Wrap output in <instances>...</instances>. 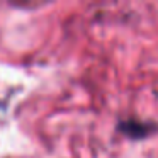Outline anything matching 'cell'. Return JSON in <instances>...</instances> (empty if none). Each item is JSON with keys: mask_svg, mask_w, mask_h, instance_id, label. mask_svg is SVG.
I'll return each instance as SVG.
<instances>
[{"mask_svg": "<svg viewBox=\"0 0 158 158\" xmlns=\"http://www.w3.org/2000/svg\"><path fill=\"white\" fill-rule=\"evenodd\" d=\"M155 129H156V126L153 123H143V121H136V119L119 121V124H117V131H121L129 139H144Z\"/></svg>", "mask_w": 158, "mask_h": 158, "instance_id": "1", "label": "cell"}]
</instances>
